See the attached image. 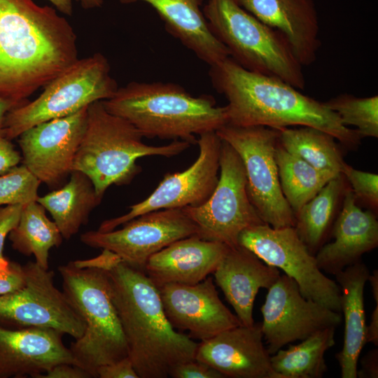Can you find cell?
Returning <instances> with one entry per match:
<instances>
[{"label":"cell","instance_id":"cell-1","mask_svg":"<svg viewBox=\"0 0 378 378\" xmlns=\"http://www.w3.org/2000/svg\"><path fill=\"white\" fill-rule=\"evenodd\" d=\"M78 59L76 34L55 8L0 0V97L26 103Z\"/></svg>","mask_w":378,"mask_h":378},{"label":"cell","instance_id":"cell-2","mask_svg":"<svg viewBox=\"0 0 378 378\" xmlns=\"http://www.w3.org/2000/svg\"><path fill=\"white\" fill-rule=\"evenodd\" d=\"M209 76L227 101V124L276 130L307 126L331 134L347 149L360 144L357 130L344 125L323 102L278 78L248 71L230 57L211 66Z\"/></svg>","mask_w":378,"mask_h":378},{"label":"cell","instance_id":"cell-3","mask_svg":"<svg viewBox=\"0 0 378 378\" xmlns=\"http://www.w3.org/2000/svg\"><path fill=\"white\" fill-rule=\"evenodd\" d=\"M106 272L139 378L169 377L174 366L195 359L198 343L171 325L158 288L144 271L120 261Z\"/></svg>","mask_w":378,"mask_h":378},{"label":"cell","instance_id":"cell-4","mask_svg":"<svg viewBox=\"0 0 378 378\" xmlns=\"http://www.w3.org/2000/svg\"><path fill=\"white\" fill-rule=\"evenodd\" d=\"M102 104L148 138L197 144L196 134L216 132L227 124L225 107L216 106L211 96L193 97L173 83L132 81Z\"/></svg>","mask_w":378,"mask_h":378},{"label":"cell","instance_id":"cell-5","mask_svg":"<svg viewBox=\"0 0 378 378\" xmlns=\"http://www.w3.org/2000/svg\"><path fill=\"white\" fill-rule=\"evenodd\" d=\"M140 132L126 120L109 113L102 101L88 107L85 131L76 152L73 171L85 174L102 199L112 185L130 183L140 172L136 160L146 156L172 157L191 145L174 140L164 146L143 142Z\"/></svg>","mask_w":378,"mask_h":378},{"label":"cell","instance_id":"cell-6","mask_svg":"<svg viewBox=\"0 0 378 378\" xmlns=\"http://www.w3.org/2000/svg\"><path fill=\"white\" fill-rule=\"evenodd\" d=\"M62 288L85 321L83 335L70 346L74 363L92 377L97 368L128 356L127 345L104 270L79 267L74 261L58 267Z\"/></svg>","mask_w":378,"mask_h":378},{"label":"cell","instance_id":"cell-7","mask_svg":"<svg viewBox=\"0 0 378 378\" xmlns=\"http://www.w3.org/2000/svg\"><path fill=\"white\" fill-rule=\"evenodd\" d=\"M203 13L213 34L243 68L304 88L302 66L285 38L237 0H208Z\"/></svg>","mask_w":378,"mask_h":378},{"label":"cell","instance_id":"cell-8","mask_svg":"<svg viewBox=\"0 0 378 378\" xmlns=\"http://www.w3.org/2000/svg\"><path fill=\"white\" fill-rule=\"evenodd\" d=\"M118 88L108 59L100 52L78 59L43 87L34 100L5 116L2 134L12 140L39 123L78 112L93 102L111 98Z\"/></svg>","mask_w":378,"mask_h":378},{"label":"cell","instance_id":"cell-9","mask_svg":"<svg viewBox=\"0 0 378 378\" xmlns=\"http://www.w3.org/2000/svg\"><path fill=\"white\" fill-rule=\"evenodd\" d=\"M216 132L239 155L250 200L262 222L274 228L294 227L295 214L282 192L276 162L278 130L225 124Z\"/></svg>","mask_w":378,"mask_h":378},{"label":"cell","instance_id":"cell-10","mask_svg":"<svg viewBox=\"0 0 378 378\" xmlns=\"http://www.w3.org/2000/svg\"><path fill=\"white\" fill-rule=\"evenodd\" d=\"M219 171L216 186L207 200L182 209L197 226L196 235L232 248L239 246L244 230L263 222L250 200L243 162L223 140Z\"/></svg>","mask_w":378,"mask_h":378},{"label":"cell","instance_id":"cell-11","mask_svg":"<svg viewBox=\"0 0 378 378\" xmlns=\"http://www.w3.org/2000/svg\"><path fill=\"white\" fill-rule=\"evenodd\" d=\"M238 242L267 265L294 279L305 298L341 312L338 284L320 270L315 255L294 227L274 228L262 223L244 230Z\"/></svg>","mask_w":378,"mask_h":378},{"label":"cell","instance_id":"cell-12","mask_svg":"<svg viewBox=\"0 0 378 378\" xmlns=\"http://www.w3.org/2000/svg\"><path fill=\"white\" fill-rule=\"evenodd\" d=\"M24 266L26 282L20 290L0 295V326L11 329L49 328L80 338L85 323L63 291L54 272L36 262Z\"/></svg>","mask_w":378,"mask_h":378},{"label":"cell","instance_id":"cell-13","mask_svg":"<svg viewBox=\"0 0 378 378\" xmlns=\"http://www.w3.org/2000/svg\"><path fill=\"white\" fill-rule=\"evenodd\" d=\"M199 155L186 170L166 174L154 191L143 201L130 206L120 216L106 220L98 231L105 232L144 214L171 209L197 206L205 202L218 181L222 140L216 132L200 135Z\"/></svg>","mask_w":378,"mask_h":378},{"label":"cell","instance_id":"cell-14","mask_svg":"<svg viewBox=\"0 0 378 378\" xmlns=\"http://www.w3.org/2000/svg\"><path fill=\"white\" fill-rule=\"evenodd\" d=\"M118 230L88 231L80 237L84 244L111 251L122 260L144 271L150 256L182 238L197 234V228L182 209L148 212Z\"/></svg>","mask_w":378,"mask_h":378},{"label":"cell","instance_id":"cell-15","mask_svg":"<svg viewBox=\"0 0 378 378\" xmlns=\"http://www.w3.org/2000/svg\"><path fill=\"white\" fill-rule=\"evenodd\" d=\"M260 310L263 340L270 355L318 330L336 328L342 320L340 312L305 298L296 281L285 274L268 288Z\"/></svg>","mask_w":378,"mask_h":378},{"label":"cell","instance_id":"cell-16","mask_svg":"<svg viewBox=\"0 0 378 378\" xmlns=\"http://www.w3.org/2000/svg\"><path fill=\"white\" fill-rule=\"evenodd\" d=\"M88 107L34 125L18 137L22 164L41 183L57 188L73 171L87 125Z\"/></svg>","mask_w":378,"mask_h":378},{"label":"cell","instance_id":"cell-17","mask_svg":"<svg viewBox=\"0 0 378 378\" xmlns=\"http://www.w3.org/2000/svg\"><path fill=\"white\" fill-rule=\"evenodd\" d=\"M158 288L165 315L176 330L200 341L241 325L223 303L211 276L195 284H168Z\"/></svg>","mask_w":378,"mask_h":378},{"label":"cell","instance_id":"cell-18","mask_svg":"<svg viewBox=\"0 0 378 378\" xmlns=\"http://www.w3.org/2000/svg\"><path fill=\"white\" fill-rule=\"evenodd\" d=\"M263 343L261 323L239 325L198 343L195 359L230 378H281Z\"/></svg>","mask_w":378,"mask_h":378},{"label":"cell","instance_id":"cell-19","mask_svg":"<svg viewBox=\"0 0 378 378\" xmlns=\"http://www.w3.org/2000/svg\"><path fill=\"white\" fill-rule=\"evenodd\" d=\"M63 335L49 328L0 326V378H38L57 364H73Z\"/></svg>","mask_w":378,"mask_h":378},{"label":"cell","instance_id":"cell-20","mask_svg":"<svg viewBox=\"0 0 378 378\" xmlns=\"http://www.w3.org/2000/svg\"><path fill=\"white\" fill-rule=\"evenodd\" d=\"M331 234L334 240L325 243L315 258L321 270L333 275L361 260L364 253L378 245V221L375 214L358 206L349 185Z\"/></svg>","mask_w":378,"mask_h":378},{"label":"cell","instance_id":"cell-21","mask_svg":"<svg viewBox=\"0 0 378 378\" xmlns=\"http://www.w3.org/2000/svg\"><path fill=\"white\" fill-rule=\"evenodd\" d=\"M230 248L194 234L153 254L144 272L157 288L168 284H195L214 273Z\"/></svg>","mask_w":378,"mask_h":378},{"label":"cell","instance_id":"cell-22","mask_svg":"<svg viewBox=\"0 0 378 378\" xmlns=\"http://www.w3.org/2000/svg\"><path fill=\"white\" fill-rule=\"evenodd\" d=\"M260 21L279 32L300 64L309 66L320 47L319 24L313 0H237Z\"/></svg>","mask_w":378,"mask_h":378},{"label":"cell","instance_id":"cell-23","mask_svg":"<svg viewBox=\"0 0 378 378\" xmlns=\"http://www.w3.org/2000/svg\"><path fill=\"white\" fill-rule=\"evenodd\" d=\"M213 274L241 324L246 326L254 323L253 304L259 290L268 289L281 275L279 269L240 245L229 248Z\"/></svg>","mask_w":378,"mask_h":378},{"label":"cell","instance_id":"cell-24","mask_svg":"<svg viewBox=\"0 0 378 378\" xmlns=\"http://www.w3.org/2000/svg\"><path fill=\"white\" fill-rule=\"evenodd\" d=\"M122 4L138 1L151 6L167 30L197 57L213 66L230 57L226 47L211 31L200 8L202 0H119Z\"/></svg>","mask_w":378,"mask_h":378},{"label":"cell","instance_id":"cell-25","mask_svg":"<svg viewBox=\"0 0 378 378\" xmlns=\"http://www.w3.org/2000/svg\"><path fill=\"white\" fill-rule=\"evenodd\" d=\"M370 272L361 260L337 273L340 303L344 320V343L335 355L342 378H356L360 354L366 344L364 288Z\"/></svg>","mask_w":378,"mask_h":378},{"label":"cell","instance_id":"cell-26","mask_svg":"<svg viewBox=\"0 0 378 378\" xmlns=\"http://www.w3.org/2000/svg\"><path fill=\"white\" fill-rule=\"evenodd\" d=\"M69 177L62 188L36 200L50 213L65 239L71 238L88 223L90 213L102 201L85 174L74 170Z\"/></svg>","mask_w":378,"mask_h":378},{"label":"cell","instance_id":"cell-27","mask_svg":"<svg viewBox=\"0 0 378 378\" xmlns=\"http://www.w3.org/2000/svg\"><path fill=\"white\" fill-rule=\"evenodd\" d=\"M348 186L344 175L339 174L295 214L294 227L314 255L331 232L338 206Z\"/></svg>","mask_w":378,"mask_h":378},{"label":"cell","instance_id":"cell-28","mask_svg":"<svg viewBox=\"0 0 378 378\" xmlns=\"http://www.w3.org/2000/svg\"><path fill=\"white\" fill-rule=\"evenodd\" d=\"M46 211L36 200L23 205L19 220L8 237L13 248L27 256L33 255L40 267L48 270L50 250L59 247L63 237Z\"/></svg>","mask_w":378,"mask_h":378},{"label":"cell","instance_id":"cell-29","mask_svg":"<svg viewBox=\"0 0 378 378\" xmlns=\"http://www.w3.org/2000/svg\"><path fill=\"white\" fill-rule=\"evenodd\" d=\"M335 328L318 330L295 345L271 356L273 370L281 378H321L328 370L325 354L335 344Z\"/></svg>","mask_w":378,"mask_h":378},{"label":"cell","instance_id":"cell-30","mask_svg":"<svg viewBox=\"0 0 378 378\" xmlns=\"http://www.w3.org/2000/svg\"><path fill=\"white\" fill-rule=\"evenodd\" d=\"M276 162L282 192L294 214L339 174L318 169L277 142Z\"/></svg>","mask_w":378,"mask_h":378},{"label":"cell","instance_id":"cell-31","mask_svg":"<svg viewBox=\"0 0 378 378\" xmlns=\"http://www.w3.org/2000/svg\"><path fill=\"white\" fill-rule=\"evenodd\" d=\"M277 130L279 143L286 151L318 169L341 173L345 162L333 136L307 126Z\"/></svg>","mask_w":378,"mask_h":378},{"label":"cell","instance_id":"cell-32","mask_svg":"<svg viewBox=\"0 0 378 378\" xmlns=\"http://www.w3.org/2000/svg\"><path fill=\"white\" fill-rule=\"evenodd\" d=\"M342 124L356 127L360 137H378V96L356 97L340 94L323 102Z\"/></svg>","mask_w":378,"mask_h":378},{"label":"cell","instance_id":"cell-33","mask_svg":"<svg viewBox=\"0 0 378 378\" xmlns=\"http://www.w3.org/2000/svg\"><path fill=\"white\" fill-rule=\"evenodd\" d=\"M40 183L23 164L0 175V207L36 201Z\"/></svg>","mask_w":378,"mask_h":378},{"label":"cell","instance_id":"cell-34","mask_svg":"<svg viewBox=\"0 0 378 378\" xmlns=\"http://www.w3.org/2000/svg\"><path fill=\"white\" fill-rule=\"evenodd\" d=\"M341 173L345 177L356 201L369 206L374 214L378 209V175L356 169L344 162Z\"/></svg>","mask_w":378,"mask_h":378},{"label":"cell","instance_id":"cell-35","mask_svg":"<svg viewBox=\"0 0 378 378\" xmlns=\"http://www.w3.org/2000/svg\"><path fill=\"white\" fill-rule=\"evenodd\" d=\"M26 282L24 266L6 258L0 260V295L15 292Z\"/></svg>","mask_w":378,"mask_h":378},{"label":"cell","instance_id":"cell-36","mask_svg":"<svg viewBox=\"0 0 378 378\" xmlns=\"http://www.w3.org/2000/svg\"><path fill=\"white\" fill-rule=\"evenodd\" d=\"M169 377L173 378H225L218 370L196 359L174 366Z\"/></svg>","mask_w":378,"mask_h":378},{"label":"cell","instance_id":"cell-37","mask_svg":"<svg viewBox=\"0 0 378 378\" xmlns=\"http://www.w3.org/2000/svg\"><path fill=\"white\" fill-rule=\"evenodd\" d=\"M23 205L13 204L0 207V260L4 255L5 240L10 231L16 226Z\"/></svg>","mask_w":378,"mask_h":378},{"label":"cell","instance_id":"cell-38","mask_svg":"<svg viewBox=\"0 0 378 378\" xmlns=\"http://www.w3.org/2000/svg\"><path fill=\"white\" fill-rule=\"evenodd\" d=\"M99 378H139L127 356L110 364L99 366L97 370Z\"/></svg>","mask_w":378,"mask_h":378},{"label":"cell","instance_id":"cell-39","mask_svg":"<svg viewBox=\"0 0 378 378\" xmlns=\"http://www.w3.org/2000/svg\"><path fill=\"white\" fill-rule=\"evenodd\" d=\"M22 155L11 140L0 133V175L4 174L19 165Z\"/></svg>","mask_w":378,"mask_h":378},{"label":"cell","instance_id":"cell-40","mask_svg":"<svg viewBox=\"0 0 378 378\" xmlns=\"http://www.w3.org/2000/svg\"><path fill=\"white\" fill-rule=\"evenodd\" d=\"M122 261L115 253L103 249L102 253L97 257L74 261L76 266L79 267H90L104 271L109 270L115 265Z\"/></svg>","mask_w":378,"mask_h":378},{"label":"cell","instance_id":"cell-41","mask_svg":"<svg viewBox=\"0 0 378 378\" xmlns=\"http://www.w3.org/2000/svg\"><path fill=\"white\" fill-rule=\"evenodd\" d=\"M91 375L83 369L71 363H59L53 366L38 378H90Z\"/></svg>","mask_w":378,"mask_h":378},{"label":"cell","instance_id":"cell-42","mask_svg":"<svg viewBox=\"0 0 378 378\" xmlns=\"http://www.w3.org/2000/svg\"><path fill=\"white\" fill-rule=\"evenodd\" d=\"M360 368L357 369L356 376L360 378L378 377V349L368 351L360 360Z\"/></svg>","mask_w":378,"mask_h":378},{"label":"cell","instance_id":"cell-43","mask_svg":"<svg viewBox=\"0 0 378 378\" xmlns=\"http://www.w3.org/2000/svg\"><path fill=\"white\" fill-rule=\"evenodd\" d=\"M366 343L378 344V302H376L370 318V324L366 328Z\"/></svg>","mask_w":378,"mask_h":378},{"label":"cell","instance_id":"cell-44","mask_svg":"<svg viewBox=\"0 0 378 378\" xmlns=\"http://www.w3.org/2000/svg\"><path fill=\"white\" fill-rule=\"evenodd\" d=\"M24 104L25 103L20 102L9 98L0 97V133H2L4 120L7 113L13 108L20 106Z\"/></svg>","mask_w":378,"mask_h":378},{"label":"cell","instance_id":"cell-45","mask_svg":"<svg viewBox=\"0 0 378 378\" xmlns=\"http://www.w3.org/2000/svg\"><path fill=\"white\" fill-rule=\"evenodd\" d=\"M60 13L66 15H71L73 13V0H48Z\"/></svg>","mask_w":378,"mask_h":378},{"label":"cell","instance_id":"cell-46","mask_svg":"<svg viewBox=\"0 0 378 378\" xmlns=\"http://www.w3.org/2000/svg\"><path fill=\"white\" fill-rule=\"evenodd\" d=\"M78 1L83 8L92 9L99 8L103 4V0H76Z\"/></svg>","mask_w":378,"mask_h":378}]
</instances>
